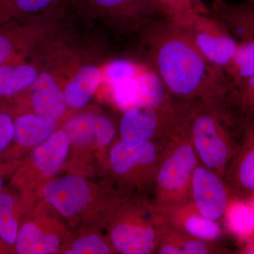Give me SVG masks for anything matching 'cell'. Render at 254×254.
<instances>
[{
	"instance_id": "29",
	"label": "cell",
	"mask_w": 254,
	"mask_h": 254,
	"mask_svg": "<svg viewBox=\"0 0 254 254\" xmlns=\"http://www.w3.org/2000/svg\"><path fill=\"white\" fill-rule=\"evenodd\" d=\"M197 12L200 14H208L209 8L203 0H190Z\"/></svg>"
},
{
	"instance_id": "25",
	"label": "cell",
	"mask_w": 254,
	"mask_h": 254,
	"mask_svg": "<svg viewBox=\"0 0 254 254\" xmlns=\"http://www.w3.org/2000/svg\"><path fill=\"white\" fill-rule=\"evenodd\" d=\"M162 14L178 26L190 28L197 12L190 0H153Z\"/></svg>"
},
{
	"instance_id": "22",
	"label": "cell",
	"mask_w": 254,
	"mask_h": 254,
	"mask_svg": "<svg viewBox=\"0 0 254 254\" xmlns=\"http://www.w3.org/2000/svg\"><path fill=\"white\" fill-rule=\"evenodd\" d=\"M68 0H0V24L63 7Z\"/></svg>"
},
{
	"instance_id": "5",
	"label": "cell",
	"mask_w": 254,
	"mask_h": 254,
	"mask_svg": "<svg viewBox=\"0 0 254 254\" xmlns=\"http://www.w3.org/2000/svg\"><path fill=\"white\" fill-rule=\"evenodd\" d=\"M185 113V103L169 95L156 104L128 108L120 120L118 141L125 148L168 141L182 127Z\"/></svg>"
},
{
	"instance_id": "15",
	"label": "cell",
	"mask_w": 254,
	"mask_h": 254,
	"mask_svg": "<svg viewBox=\"0 0 254 254\" xmlns=\"http://www.w3.org/2000/svg\"><path fill=\"white\" fill-rule=\"evenodd\" d=\"M28 91L32 108L37 115L57 120L66 112L68 105L64 93L50 73H41Z\"/></svg>"
},
{
	"instance_id": "21",
	"label": "cell",
	"mask_w": 254,
	"mask_h": 254,
	"mask_svg": "<svg viewBox=\"0 0 254 254\" xmlns=\"http://www.w3.org/2000/svg\"><path fill=\"white\" fill-rule=\"evenodd\" d=\"M39 75L35 66L23 61L0 65V97L9 98L28 91Z\"/></svg>"
},
{
	"instance_id": "18",
	"label": "cell",
	"mask_w": 254,
	"mask_h": 254,
	"mask_svg": "<svg viewBox=\"0 0 254 254\" xmlns=\"http://www.w3.org/2000/svg\"><path fill=\"white\" fill-rule=\"evenodd\" d=\"M14 141L23 148H36L46 141L58 128L55 119L36 113L24 114L14 120Z\"/></svg>"
},
{
	"instance_id": "1",
	"label": "cell",
	"mask_w": 254,
	"mask_h": 254,
	"mask_svg": "<svg viewBox=\"0 0 254 254\" xmlns=\"http://www.w3.org/2000/svg\"><path fill=\"white\" fill-rule=\"evenodd\" d=\"M144 30L155 75L170 98L183 103L228 99L232 82L198 49L190 28L161 18Z\"/></svg>"
},
{
	"instance_id": "8",
	"label": "cell",
	"mask_w": 254,
	"mask_h": 254,
	"mask_svg": "<svg viewBox=\"0 0 254 254\" xmlns=\"http://www.w3.org/2000/svg\"><path fill=\"white\" fill-rule=\"evenodd\" d=\"M42 195L47 203L67 219L79 218L94 201L89 184L74 175L50 180L43 186Z\"/></svg>"
},
{
	"instance_id": "3",
	"label": "cell",
	"mask_w": 254,
	"mask_h": 254,
	"mask_svg": "<svg viewBox=\"0 0 254 254\" xmlns=\"http://www.w3.org/2000/svg\"><path fill=\"white\" fill-rule=\"evenodd\" d=\"M167 220L143 195L118 197L109 218V240L117 253L155 254Z\"/></svg>"
},
{
	"instance_id": "17",
	"label": "cell",
	"mask_w": 254,
	"mask_h": 254,
	"mask_svg": "<svg viewBox=\"0 0 254 254\" xmlns=\"http://www.w3.org/2000/svg\"><path fill=\"white\" fill-rule=\"evenodd\" d=\"M62 239L35 222L28 221L18 229L15 242L18 254H52L61 251Z\"/></svg>"
},
{
	"instance_id": "20",
	"label": "cell",
	"mask_w": 254,
	"mask_h": 254,
	"mask_svg": "<svg viewBox=\"0 0 254 254\" xmlns=\"http://www.w3.org/2000/svg\"><path fill=\"white\" fill-rule=\"evenodd\" d=\"M103 80L99 68L93 65L80 67L64 90L68 107L83 108L90 101Z\"/></svg>"
},
{
	"instance_id": "27",
	"label": "cell",
	"mask_w": 254,
	"mask_h": 254,
	"mask_svg": "<svg viewBox=\"0 0 254 254\" xmlns=\"http://www.w3.org/2000/svg\"><path fill=\"white\" fill-rule=\"evenodd\" d=\"M14 120L9 114L0 113V154L9 146L14 140Z\"/></svg>"
},
{
	"instance_id": "28",
	"label": "cell",
	"mask_w": 254,
	"mask_h": 254,
	"mask_svg": "<svg viewBox=\"0 0 254 254\" xmlns=\"http://www.w3.org/2000/svg\"><path fill=\"white\" fill-rule=\"evenodd\" d=\"M238 254H254V235L246 241L245 244L241 247Z\"/></svg>"
},
{
	"instance_id": "24",
	"label": "cell",
	"mask_w": 254,
	"mask_h": 254,
	"mask_svg": "<svg viewBox=\"0 0 254 254\" xmlns=\"http://www.w3.org/2000/svg\"><path fill=\"white\" fill-rule=\"evenodd\" d=\"M12 195L0 192V240L10 247H14L18 232V222Z\"/></svg>"
},
{
	"instance_id": "9",
	"label": "cell",
	"mask_w": 254,
	"mask_h": 254,
	"mask_svg": "<svg viewBox=\"0 0 254 254\" xmlns=\"http://www.w3.org/2000/svg\"><path fill=\"white\" fill-rule=\"evenodd\" d=\"M230 196L224 179L198 163L190 185V200L205 218L219 222L225 216Z\"/></svg>"
},
{
	"instance_id": "6",
	"label": "cell",
	"mask_w": 254,
	"mask_h": 254,
	"mask_svg": "<svg viewBox=\"0 0 254 254\" xmlns=\"http://www.w3.org/2000/svg\"><path fill=\"white\" fill-rule=\"evenodd\" d=\"M168 141H150L132 148L115 142L109 152L113 174L127 191L134 193L154 188L160 158Z\"/></svg>"
},
{
	"instance_id": "23",
	"label": "cell",
	"mask_w": 254,
	"mask_h": 254,
	"mask_svg": "<svg viewBox=\"0 0 254 254\" xmlns=\"http://www.w3.org/2000/svg\"><path fill=\"white\" fill-rule=\"evenodd\" d=\"M228 101L244 121L254 123V76L232 84Z\"/></svg>"
},
{
	"instance_id": "7",
	"label": "cell",
	"mask_w": 254,
	"mask_h": 254,
	"mask_svg": "<svg viewBox=\"0 0 254 254\" xmlns=\"http://www.w3.org/2000/svg\"><path fill=\"white\" fill-rule=\"evenodd\" d=\"M189 28L198 49L210 63L223 70L232 63L238 44L220 20L210 14L196 13Z\"/></svg>"
},
{
	"instance_id": "12",
	"label": "cell",
	"mask_w": 254,
	"mask_h": 254,
	"mask_svg": "<svg viewBox=\"0 0 254 254\" xmlns=\"http://www.w3.org/2000/svg\"><path fill=\"white\" fill-rule=\"evenodd\" d=\"M158 210L173 226L191 236L208 241H217L221 237L219 222L203 216L191 200Z\"/></svg>"
},
{
	"instance_id": "2",
	"label": "cell",
	"mask_w": 254,
	"mask_h": 254,
	"mask_svg": "<svg viewBox=\"0 0 254 254\" xmlns=\"http://www.w3.org/2000/svg\"><path fill=\"white\" fill-rule=\"evenodd\" d=\"M185 127L198 160L224 179L240 148L245 121L228 100L186 103Z\"/></svg>"
},
{
	"instance_id": "13",
	"label": "cell",
	"mask_w": 254,
	"mask_h": 254,
	"mask_svg": "<svg viewBox=\"0 0 254 254\" xmlns=\"http://www.w3.org/2000/svg\"><path fill=\"white\" fill-rule=\"evenodd\" d=\"M95 9L122 21L143 23L166 18L153 0H87Z\"/></svg>"
},
{
	"instance_id": "14",
	"label": "cell",
	"mask_w": 254,
	"mask_h": 254,
	"mask_svg": "<svg viewBox=\"0 0 254 254\" xmlns=\"http://www.w3.org/2000/svg\"><path fill=\"white\" fill-rule=\"evenodd\" d=\"M228 252L216 241L202 240L191 236L167 220L155 254H222L230 253Z\"/></svg>"
},
{
	"instance_id": "16",
	"label": "cell",
	"mask_w": 254,
	"mask_h": 254,
	"mask_svg": "<svg viewBox=\"0 0 254 254\" xmlns=\"http://www.w3.org/2000/svg\"><path fill=\"white\" fill-rule=\"evenodd\" d=\"M70 145L66 132L63 129L55 131L46 141L34 148L31 155V163L43 176H54L67 158Z\"/></svg>"
},
{
	"instance_id": "19",
	"label": "cell",
	"mask_w": 254,
	"mask_h": 254,
	"mask_svg": "<svg viewBox=\"0 0 254 254\" xmlns=\"http://www.w3.org/2000/svg\"><path fill=\"white\" fill-rule=\"evenodd\" d=\"M21 20L0 24V65L23 62L33 35L28 26L20 25Z\"/></svg>"
},
{
	"instance_id": "10",
	"label": "cell",
	"mask_w": 254,
	"mask_h": 254,
	"mask_svg": "<svg viewBox=\"0 0 254 254\" xmlns=\"http://www.w3.org/2000/svg\"><path fill=\"white\" fill-rule=\"evenodd\" d=\"M224 181L230 196L254 199V123L245 121L240 148L227 167Z\"/></svg>"
},
{
	"instance_id": "11",
	"label": "cell",
	"mask_w": 254,
	"mask_h": 254,
	"mask_svg": "<svg viewBox=\"0 0 254 254\" xmlns=\"http://www.w3.org/2000/svg\"><path fill=\"white\" fill-rule=\"evenodd\" d=\"M63 129L67 133L71 144L77 146L105 148L113 143L117 135L116 127L110 119L93 114L75 117Z\"/></svg>"
},
{
	"instance_id": "30",
	"label": "cell",
	"mask_w": 254,
	"mask_h": 254,
	"mask_svg": "<svg viewBox=\"0 0 254 254\" xmlns=\"http://www.w3.org/2000/svg\"><path fill=\"white\" fill-rule=\"evenodd\" d=\"M3 185H4V182H3L2 179L0 177V190L2 188Z\"/></svg>"
},
{
	"instance_id": "26",
	"label": "cell",
	"mask_w": 254,
	"mask_h": 254,
	"mask_svg": "<svg viewBox=\"0 0 254 254\" xmlns=\"http://www.w3.org/2000/svg\"><path fill=\"white\" fill-rule=\"evenodd\" d=\"M117 253L109 238L100 235H84L73 241L71 246L65 251L67 254H108Z\"/></svg>"
},
{
	"instance_id": "4",
	"label": "cell",
	"mask_w": 254,
	"mask_h": 254,
	"mask_svg": "<svg viewBox=\"0 0 254 254\" xmlns=\"http://www.w3.org/2000/svg\"><path fill=\"white\" fill-rule=\"evenodd\" d=\"M199 163L184 119L180 129L167 141L160 158L153 188L157 208L190 201L192 177Z\"/></svg>"
}]
</instances>
